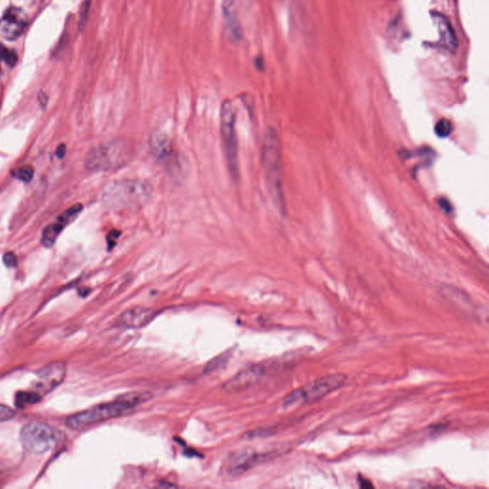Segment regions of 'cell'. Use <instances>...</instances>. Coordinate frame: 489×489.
<instances>
[{
    "instance_id": "1",
    "label": "cell",
    "mask_w": 489,
    "mask_h": 489,
    "mask_svg": "<svg viewBox=\"0 0 489 489\" xmlns=\"http://www.w3.org/2000/svg\"><path fill=\"white\" fill-rule=\"evenodd\" d=\"M150 182L136 179H123L109 182L103 192V202L116 212H133L145 206L153 195Z\"/></svg>"
},
{
    "instance_id": "2",
    "label": "cell",
    "mask_w": 489,
    "mask_h": 489,
    "mask_svg": "<svg viewBox=\"0 0 489 489\" xmlns=\"http://www.w3.org/2000/svg\"><path fill=\"white\" fill-rule=\"evenodd\" d=\"M262 163L267 188L278 212H285V196L283 190L282 158L280 143L274 128L267 129L263 140Z\"/></svg>"
},
{
    "instance_id": "3",
    "label": "cell",
    "mask_w": 489,
    "mask_h": 489,
    "mask_svg": "<svg viewBox=\"0 0 489 489\" xmlns=\"http://www.w3.org/2000/svg\"><path fill=\"white\" fill-rule=\"evenodd\" d=\"M134 143L116 139L96 146L87 153L84 165L94 173H109L125 168L134 159Z\"/></svg>"
},
{
    "instance_id": "4",
    "label": "cell",
    "mask_w": 489,
    "mask_h": 489,
    "mask_svg": "<svg viewBox=\"0 0 489 489\" xmlns=\"http://www.w3.org/2000/svg\"><path fill=\"white\" fill-rule=\"evenodd\" d=\"M345 381H346V376L342 374L323 376L305 386L292 391L284 397L281 406L283 408H291L292 406H300V404L316 403L325 396L339 389L345 384Z\"/></svg>"
},
{
    "instance_id": "5",
    "label": "cell",
    "mask_w": 489,
    "mask_h": 489,
    "mask_svg": "<svg viewBox=\"0 0 489 489\" xmlns=\"http://www.w3.org/2000/svg\"><path fill=\"white\" fill-rule=\"evenodd\" d=\"M220 136L227 168L230 176L239 178L238 140L236 135V112L232 101L225 100L220 111Z\"/></svg>"
},
{
    "instance_id": "6",
    "label": "cell",
    "mask_w": 489,
    "mask_h": 489,
    "mask_svg": "<svg viewBox=\"0 0 489 489\" xmlns=\"http://www.w3.org/2000/svg\"><path fill=\"white\" fill-rule=\"evenodd\" d=\"M135 409L131 404L117 398L111 403L99 404L67 418L66 426L71 429H83L103 421L130 414Z\"/></svg>"
},
{
    "instance_id": "7",
    "label": "cell",
    "mask_w": 489,
    "mask_h": 489,
    "mask_svg": "<svg viewBox=\"0 0 489 489\" xmlns=\"http://www.w3.org/2000/svg\"><path fill=\"white\" fill-rule=\"evenodd\" d=\"M21 442L28 453L36 456L43 455L54 448V430L41 421H31L21 428Z\"/></svg>"
},
{
    "instance_id": "8",
    "label": "cell",
    "mask_w": 489,
    "mask_h": 489,
    "mask_svg": "<svg viewBox=\"0 0 489 489\" xmlns=\"http://www.w3.org/2000/svg\"><path fill=\"white\" fill-rule=\"evenodd\" d=\"M148 145L154 159L168 173L175 175L180 171V157L173 140L164 132L154 130L148 138Z\"/></svg>"
},
{
    "instance_id": "9",
    "label": "cell",
    "mask_w": 489,
    "mask_h": 489,
    "mask_svg": "<svg viewBox=\"0 0 489 489\" xmlns=\"http://www.w3.org/2000/svg\"><path fill=\"white\" fill-rule=\"evenodd\" d=\"M66 376V362H52L38 371V378L33 384V390L41 396L46 395L60 386Z\"/></svg>"
},
{
    "instance_id": "10",
    "label": "cell",
    "mask_w": 489,
    "mask_h": 489,
    "mask_svg": "<svg viewBox=\"0 0 489 489\" xmlns=\"http://www.w3.org/2000/svg\"><path fill=\"white\" fill-rule=\"evenodd\" d=\"M28 18L24 10L18 7L8 8L0 19V36L7 41H15L24 32Z\"/></svg>"
},
{
    "instance_id": "11",
    "label": "cell",
    "mask_w": 489,
    "mask_h": 489,
    "mask_svg": "<svg viewBox=\"0 0 489 489\" xmlns=\"http://www.w3.org/2000/svg\"><path fill=\"white\" fill-rule=\"evenodd\" d=\"M83 206L81 204H76L74 206L67 209L66 212L58 216L54 223L50 224L45 227L41 235V244L45 248L50 249L54 246L56 241L60 236L64 227L71 224L77 219L78 216L83 212Z\"/></svg>"
},
{
    "instance_id": "12",
    "label": "cell",
    "mask_w": 489,
    "mask_h": 489,
    "mask_svg": "<svg viewBox=\"0 0 489 489\" xmlns=\"http://www.w3.org/2000/svg\"><path fill=\"white\" fill-rule=\"evenodd\" d=\"M266 368L263 365H254L241 372L236 374L235 376L229 379L225 384V388L229 391H243L248 389L257 384L261 379L265 376Z\"/></svg>"
},
{
    "instance_id": "13",
    "label": "cell",
    "mask_w": 489,
    "mask_h": 489,
    "mask_svg": "<svg viewBox=\"0 0 489 489\" xmlns=\"http://www.w3.org/2000/svg\"><path fill=\"white\" fill-rule=\"evenodd\" d=\"M156 312L153 309L137 306L125 311L117 320L119 327L139 329L148 325L155 317Z\"/></svg>"
},
{
    "instance_id": "14",
    "label": "cell",
    "mask_w": 489,
    "mask_h": 489,
    "mask_svg": "<svg viewBox=\"0 0 489 489\" xmlns=\"http://www.w3.org/2000/svg\"><path fill=\"white\" fill-rule=\"evenodd\" d=\"M223 15L227 35L233 42H239L243 38V30L239 21L236 0H224Z\"/></svg>"
},
{
    "instance_id": "15",
    "label": "cell",
    "mask_w": 489,
    "mask_h": 489,
    "mask_svg": "<svg viewBox=\"0 0 489 489\" xmlns=\"http://www.w3.org/2000/svg\"><path fill=\"white\" fill-rule=\"evenodd\" d=\"M266 459H268V456L265 454L244 452V453L239 454L238 456L233 458L230 460L229 466L230 473L233 475V476L244 474V472L254 468L255 465L264 462Z\"/></svg>"
},
{
    "instance_id": "16",
    "label": "cell",
    "mask_w": 489,
    "mask_h": 489,
    "mask_svg": "<svg viewBox=\"0 0 489 489\" xmlns=\"http://www.w3.org/2000/svg\"><path fill=\"white\" fill-rule=\"evenodd\" d=\"M433 19L440 35L441 41L443 46L449 51H455L457 49V36L455 35L453 27L448 19L441 14L436 13L433 15Z\"/></svg>"
},
{
    "instance_id": "17",
    "label": "cell",
    "mask_w": 489,
    "mask_h": 489,
    "mask_svg": "<svg viewBox=\"0 0 489 489\" xmlns=\"http://www.w3.org/2000/svg\"><path fill=\"white\" fill-rule=\"evenodd\" d=\"M120 400L125 401L132 406L137 407L140 404L148 403V401L153 400V393L148 392V391H134V392L125 393L118 397Z\"/></svg>"
},
{
    "instance_id": "18",
    "label": "cell",
    "mask_w": 489,
    "mask_h": 489,
    "mask_svg": "<svg viewBox=\"0 0 489 489\" xmlns=\"http://www.w3.org/2000/svg\"><path fill=\"white\" fill-rule=\"evenodd\" d=\"M41 398V396L33 390L29 392H19L16 396L15 401L16 406L25 407L38 403Z\"/></svg>"
},
{
    "instance_id": "19",
    "label": "cell",
    "mask_w": 489,
    "mask_h": 489,
    "mask_svg": "<svg viewBox=\"0 0 489 489\" xmlns=\"http://www.w3.org/2000/svg\"><path fill=\"white\" fill-rule=\"evenodd\" d=\"M229 359L230 354L227 352L216 356L215 359H213L212 361H210L209 364H207L206 368H205V374L212 373L216 370L220 369L222 366H224V365L227 364Z\"/></svg>"
},
{
    "instance_id": "20",
    "label": "cell",
    "mask_w": 489,
    "mask_h": 489,
    "mask_svg": "<svg viewBox=\"0 0 489 489\" xmlns=\"http://www.w3.org/2000/svg\"><path fill=\"white\" fill-rule=\"evenodd\" d=\"M452 131H453V128H452L451 120L442 119L436 123L435 133L438 137L446 138L451 136Z\"/></svg>"
},
{
    "instance_id": "21",
    "label": "cell",
    "mask_w": 489,
    "mask_h": 489,
    "mask_svg": "<svg viewBox=\"0 0 489 489\" xmlns=\"http://www.w3.org/2000/svg\"><path fill=\"white\" fill-rule=\"evenodd\" d=\"M34 173H35V171H34L33 167H31L29 165H22V167L16 168V170L13 171L14 176L16 179L25 182H30L33 179Z\"/></svg>"
},
{
    "instance_id": "22",
    "label": "cell",
    "mask_w": 489,
    "mask_h": 489,
    "mask_svg": "<svg viewBox=\"0 0 489 489\" xmlns=\"http://www.w3.org/2000/svg\"><path fill=\"white\" fill-rule=\"evenodd\" d=\"M16 413L11 407L0 403V423H4L15 418Z\"/></svg>"
},
{
    "instance_id": "23",
    "label": "cell",
    "mask_w": 489,
    "mask_h": 489,
    "mask_svg": "<svg viewBox=\"0 0 489 489\" xmlns=\"http://www.w3.org/2000/svg\"><path fill=\"white\" fill-rule=\"evenodd\" d=\"M4 262L8 268H15L18 265V257L12 252H8L4 254Z\"/></svg>"
},
{
    "instance_id": "24",
    "label": "cell",
    "mask_w": 489,
    "mask_h": 489,
    "mask_svg": "<svg viewBox=\"0 0 489 489\" xmlns=\"http://www.w3.org/2000/svg\"><path fill=\"white\" fill-rule=\"evenodd\" d=\"M120 232L119 230H112V232H109L108 237V249H113V247L115 244H116V242L118 240V238L120 237Z\"/></svg>"
},
{
    "instance_id": "25",
    "label": "cell",
    "mask_w": 489,
    "mask_h": 489,
    "mask_svg": "<svg viewBox=\"0 0 489 489\" xmlns=\"http://www.w3.org/2000/svg\"><path fill=\"white\" fill-rule=\"evenodd\" d=\"M438 204H440V206L442 207V209L443 210H446V212H451V204H449V202L446 200L445 198L441 199L440 201H438Z\"/></svg>"
},
{
    "instance_id": "26",
    "label": "cell",
    "mask_w": 489,
    "mask_h": 489,
    "mask_svg": "<svg viewBox=\"0 0 489 489\" xmlns=\"http://www.w3.org/2000/svg\"><path fill=\"white\" fill-rule=\"evenodd\" d=\"M66 146L64 145H61L58 146L57 151H56V154H57L58 158H63L64 155H66Z\"/></svg>"
},
{
    "instance_id": "27",
    "label": "cell",
    "mask_w": 489,
    "mask_h": 489,
    "mask_svg": "<svg viewBox=\"0 0 489 489\" xmlns=\"http://www.w3.org/2000/svg\"><path fill=\"white\" fill-rule=\"evenodd\" d=\"M1 45H2V44H0V61H2V58H1Z\"/></svg>"
}]
</instances>
